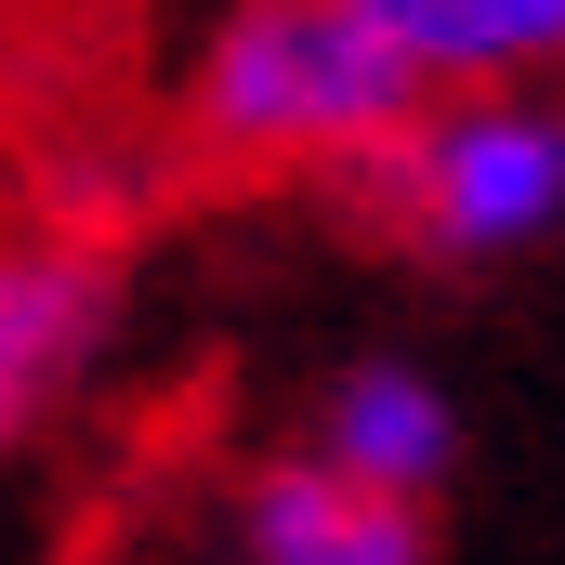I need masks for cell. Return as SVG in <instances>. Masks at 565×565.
Returning a JSON list of instances; mask_svg holds the SVG:
<instances>
[{
	"label": "cell",
	"mask_w": 565,
	"mask_h": 565,
	"mask_svg": "<svg viewBox=\"0 0 565 565\" xmlns=\"http://www.w3.org/2000/svg\"><path fill=\"white\" fill-rule=\"evenodd\" d=\"M395 40L434 93H526V66L565 53V0H395Z\"/></svg>",
	"instance_id": "8992f818"
},
{
	"label": "cell",
	"mask_w": 565,
	"mask_h": 565,
	"mask_svg": "<svg viewBox=\"0 0 565 565\" xmlns=\"http://www.w3.org/2000/svg\"><path fill=\"white\" fill-rule=\"evenodd\" d=\"M434 119L395 0H250L198 53V145L289 171V158H395Z\"/></svg>",
	"instance_id": "6da1fadb"
},
{
	"label": "cell",
	"mask_w": 565,
	"mask_h": 565,
	"mask_svg": "<svg viewBox=\"0 0 565 565\" xmlns=\"http://www.w3.org/2000/svg\"><path fill=\"white\" fill-rule=\"evenodd\" d=\"M316 460L355 473L369 500H408L422 513L434 487H447V460H460V408H447V382L408 369V355H355L316 395Z\"/></svg>",
	"instance_id": "5b68a950"
},
{
	"label": "cell",
	"mask_w": 565,
	"mask_h": 565,
	"mask_svg": "<svg viewBox=\"0 0 565 565\" xmlns=\"http://www.w3.org/2000/svg\"><path fill=\"white\" fill-rule=\"evenodd\" d=\"M395 224L434 264H500L565 224V106L553 93H434V119L395 158Z\"/></svg>",
	"instance_id": "7a4b0ae2"
},
{
	"label": "cell",
	"mask_w": 565,
	"mask_h": 565,
	"mask_svg": "<svg viewBox=\"0 0 565 565\" xmlns=\"http://www.w3.org/2000/svg\"><path fill=\"white\" fill-rule=\"evenodd\" d=\"M106 342H119V277L93 250H13L0 264V422H53Z\"/></svg>",
	"instance_id": "277c9868"
},
{
	"label": "cell",
	"mask_w": 565,
	"mask_h": 565,
	"mask_svg": "<svg viewBox=\"0 0 565 565\" xmlns=\"http://www.w3.org/2000/svg\"><path fill=\"white\" fill-rule=\"evenodd\" d=\"M224 565H434V526L408 500H369L355 473H329L302 447L224 500Z\"/></svg>",
	"instance_id": "3957f363"
}]
</instances>
